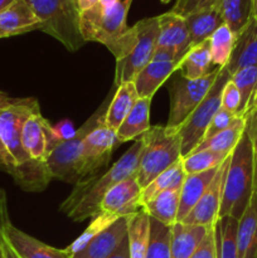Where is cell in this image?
<instances>
[{
	"label": "cell",
	"instance_id": "681fc988",
	"mask_svg": "<svg viewBox=\"0 0 257 258\" xmlns=\"http://www.w3.org/2000/svg\"><path fill=\"white\" fill-rule=\"evenodd\" d=\"M15 0H0V12H3L4 9H7L8 7H10V5L14 3Z\"/></svg>",
	"mask_w": 257,
	"mask_h": 258
},
{
	"label": "cell",
	"instance_id": "e0dca14e",
	"mask_svg": "<svg viewBox=\"0 0 257 258\" xmlns=\"http://www.w3.org/2000/svg\"><path fill=\"white\" fill-rule=\"evenodd\" d=\"M237 247L238 258H257V158L251 199L244 213L238 219Z\"/></svg>",
	"mask_w": 257,
	"mask_h": 258
},
{
	"label": "cell",
	"instance_id": "3957f363",
	"mask_svg": "<svg viewBox=\"0 0 257 258\" xmlns=\"http://www.w3.org/2000/svg\"><path fill=\"white\" fill-rule=\"evenodd\" d=\"M40 22V30L76 52L85 40L80 29V9L77 0H25Z\"/></svg>",
	"mask_w": 257,
	"mask_h": 258
},
{
	"label": "cell",
	"instance_id": "7bdbcfd3",
	"mask_svg": "<svg viewBox=\"0 0 257 258\" xmlns=\"http://www.w3.org/2000/svg\"><path fill=\"white\" fill-rule=\"evenodd\" d=\"M244 117H246V131L251 139L257 158V107L248 111Z\"/></svg>",
	"mask_w": 257,
	"mask_h": 258
},
{
	"label": "cell",
	"instance_id": "8992f818",
	"mask_svg": "<svg viewBox=\"0 0 257 258\" xmlns=\"http://www.w3.org/2000/svg\"><path fill=\"white\" fill-rule=\"evenodd\" d=\"M115 91L110 93L108 97L98 106L97 110L87 118L85 123L76 131L72 139L66 141H59L49 156L45 160L49 175L67 183H77L78 181V165H80V154L82 149V143L86 136L105 122V116L107 112L108 105L111 102Z\"/></svg>",
	"mask_w": 257,
	"mask_h": 258
},
{
	"label": "cell",
	"instance_id": "277c9868",
	"mask_svg": "<svg viewBox=\"0 0 257 258\" xmlns=\"http://www.w3.org/2000/svg\"><path fill=\"white\" fill-rule=\"evenodd\" d=\"M144 136L145 148L136 173V180L141 188H145L156 176L183 159L178 131H171L165 126H151Z\"/></svg>",
	"mask_w": 257,
	"mask_h": 258
},
{
	"label": "cell",
	"instance_id": "ab89813d",
	"mask_svg": "<svg viewBox=\"0 0 257 258\" xmlns=\"http://www.w3.org/2000/svg\"><path fill=\"white\" fill-rule=\"evenodd\" d=\"M239 105H241L239 91L237 90L236 85L232 82V80H229L224 86L223 92H222V108L237 116Z\"/></svg>",
	"mask_w": 257,
	"mask_h": 258
},
{
	"label": "cell",
	"instance_id": "603a6c76",
	"mask_svg": "<svg viewBox=\"0 0 257 258\" xmlns=\"http://www.w3.org/2000/svg\"><path fill=\"white\" fill-rule=\"evenodd\" d=\"M151 100L153 98H139L133 110L128 112L118 130L116 131L118 144L136 140L150 130Z\"/></svg>",
	"mask_w": 257,
	"mask_h": 258
},
{
	"label": "cell",
	"instance_id": "4316f807",
	"mask_svg": "<svg viewBox=\"0 0 257 258\" xmlns=\"http://www.w3.org/2000/svg\"><path fill=\"white\" fill-rule=\"evenodd\" d=\"M179 202H180V189H169L144 204L143 209L150 218L171 227L178 222Z\"/></svg>",
	"mask_w": 257,
	"mask_h": 258
},
{
	"label": "cell",
	"instance_id": "f546056e",
	"mask_svg": "<svg viewBox=\"0 0 257 258\" xmlns=\"http://www.w3.org/2000/svg\"><path fill=\"white\" fill-rule=\"evenodd\" d=\"M219 10L224 24L237 37L253 18V0H221Z\"/></svg>",
	"mask_w": 257,
	"mask_h": 258
},
{
	"label": "cell",
	"instance_id": "ffe728a7",
	"mask_svg": "<svg viewBox=\"0 0 257 258\" xmlns=\"http://www.w3.org/2000/svg\"><path fill=\"white\" fill-rule=\"evenodd\" d=\"M251 66H257V19L254 18L236 37V44L226 68L232 76L237 71Z\"/></svg>",
	"mask_w": 257,
	"mask_h": 258
},
{
	"label": "cell",
	"instance_id": "44dd1931",
	"mask_svg": "<svg viewBox=\"0 0 257 258\" xmlns=\"http://www.w3.org/2000/svg\"><path fill=\"white\" fill-rule=\"evenodd\" d=\"M211 227V226H209ZM209 227L176 222L171 226L170 258H190L207 236Z\"/></svg>",
	"mask_w": 257,
	"mask_h": 258
},
{
	"label": "cell",
	"instance_id": "52a82bcc",
	"mask_svg": "<svg viewBox=\"0 0 257 258\" xmlns=\"http://www.w3.org/2000/svg\"><path fill=\"white\" fill-rule=\"evenodd\" d=\"M229 80H231V73L226 67H223L204 100L199 103L198 107L178 130L181 140L183 158L193 153L197 146L203 141L209 123L222 107V92Z\"/></svg>",
	"mask_w": 257,
	"mask_h": 258
},
{
	"label": "cell",
	"instance_id": "ba28073f",
	"mask_svg": "<svg viewBox=\"0 0 257 258\" xmlns=\"http://www.w3.org/2000/svg\"><path fill=\"white\" fill-rule=\"evenodd\" d=\"M222 68H217L216 71L198 80H188L179 76L171 82L169 90L170 110L168 122L165 125L166 128L178 131L183 126L193 111L198 107L199 103L204 100L213 83L216 82V78L218 77Z\"/></svg>",
	"mask_w": 257,
	"mask_h": 258
},
{
	"label": "cell",
	"instance_id": "7402d4cb",
	"mask_svg": "<svg viewBox=\"0 0 257 258\" xmlns=\"http://www.w3.org/2000/svg\"><path fill=\"white\" fill-rule=\"evenodd\" d=\"M184 19H185L186 29H188L189 34L188 49H191L196 45L208 40L212 37V34L222 24H224L219 7L193 13V14L186 15Z\"/></svg>",
	"mask_w": 257,
	"mask_h": 258
},
{
	"label": "cell",
	"instance_id": "1f68e13d",
	"mask_svg": "<svg viewBox=\"0 0 257 258\" xmlns=\"http://www.w3.org/2000/svg\"><path fill=\"white\" fill-rule=\"evenodd\" d=\"M185 176L186 174L184 171L180 159L174 165L163 171L160 175L156 176L149 185L143 188V206L163 191L169 190V189H181Z\"/></svg>",
	"mask_w": 257,
	"mask_h": 258
},
{
	"label": "cell",
	"instance_id": "d4e9b609",
	"mask_svg": "<svg viewBox=\"0 0 257 258\" xmlns=\"http://www.w3.org/2000/svg\"><path fill=\"white\" fill-rule=\"evenodd\" d=\"M139 95L136 92L135 83L126 82L117 86L108 105L105 116V123L116 133L122 121L128 115L135 103L138 102Z\"/></svg>",
	"mask_w": 257,
	"mask_h": 258
},
{
	"label": "cell",
	"instance_id": "ee69618b",
	"mask_svg": "<svg viewBox=\"0 0 257 258\" xmlns=\"http://www.w3.org/2000/svg\"><path fill=\"white\" fill-rule=\"evenodd\" d=\"M0 165L5 169V171L10 174V175H14L15 171H17L18 166L15 164L14 159L10 155L9 151L5 148L4 143L2 141V138H0Z\"/></svg>",
	"mask_w": 257,
	"mask_h": 258
},
{
	"label": "cell",
	"instance_id": "f6af8a7d",
	"mask_svg": "<svg viewBox=\"0 0 257 258\" xmlns=\"http://www.w3.org/2000/svg\"><path fill=\"white\" fill-rule=\"evenodd\" d=\"M25 98H15V97H10L8 93L3 92L0 91V110H4V108L10 107V106L18 105V103L23 102Z\"/></svg>",
	"mask_w": 257,
	"mask_h": 258
},
{
	"label": "cell",
	"instance_id": "d590c367",
	"mask_svg": "<svg viewBox=\"0 0 257 258\" xmlns=\"http://www.w3.org/2000/svg\"><path fill=\"white\" fill-rule=\"evenodd\" d=\"M171 227L150 218V242L145 258H170Z\"/></svg>",
	"mask_w": 257,
	"mask_h": 258
},
{
	"label": "cell",
	"instance_id": "bcb514c9",
	"mask_svg": "<svg viewBox=\"0 0 257 258\" xmlns=\"http://www.w3.org/2000/svg\"><path fill=\"white\" fill-rule=\"evenodd\" d=\"M0 248H2L3 258H20L17 254V252L10 247V244L5 241L4 237L2 236V233H0Z\"/></svg>",
	"mask_w": 257,
	"mask_h": 258
},
{
	"label": "cell",
	"instance_id": "5bb4252c",
	"mask_svg": "<svg viewBox=\"0 0 257 258\" xmlns=\"http://www.w3.org/2000/svg\"><path fill=\"white\" fill-rule=\"evenodd\" d=\"M143 211V188L136 176L126 179L106 193L100 206V213L110 216L128 217Z\"/></svg>",
	"mask_w": 257,
	"mask_h": 258
},
{
	"label": "cell",
	"instance_id": "30bf717a",
	"mask_svg": "<svg viewBox=\"0 0 257 258\" xmlns=\"http://www.w3.org/2000/svg\"><path fill=\"white\" fill-rule=\"evenodd\" d=\"M116 144H118L116 133L105 122L93 128L82 143L78 165V181L96 175L97 171L108 163Z\"/></svg>",
	"mask_w": 257,
	"mask_h": 258
},
{
	"label": "cell",
	"instance_id": "2e32d148",
	"mask_svg": "<svg viewBox=\"0 0 257 258\" xmlns=\"http://www.w3.org/2000/svg\"><path fill=\"white\" fill-rule=\"evenodd\" d=\"M127 237V217H121L71 258H110Z\"/></svg>",
	"mask_w": 257,
	"mask_h": 258
},
{
	"label": "cell",
	"instance_id": "c3c4849f",
	"mask_svg": "<svg viewBox=\"0 0 257 258\" xmlns=\"http://www.w3.org/2000/svg\"><path fill=\"white\" fill-rule=\"evenodd\" d=\"M100 0H77V5H78V9L81 12H85V10L91 9L92 7H95L96 4H98Z\"/></svg>",
	"mask_w": 257,
	"mask_h": 258
},
{
	"label": "cell",
	"instance_id": "f5cc1de1",
	"mask_svg": "<svg viewBox=\"0 0 257 258\" xmlns=\"http://www.w3.org/2000/svg\"><path fill=\"white\" fill-rule=\"evenodd\" d=\"M253 18L257 19V0H253Z\"/></svg>",
	"mask_w": 257,
	"mask_h": 258
},
{
	"label": "cell",
	"instance_id": "e575fe53",
	"mask_svg": "<svg viewBox=\"0 0 257 258\" xmlns=\"http://www.w3.org/2000/svg\"><path fill=\"white\" fill-rule=\"evenodd\" d=\"M229 155L209 150L193 151L189 155L184 156L181 159V163H183V169L186 175H191V174L204 173L211 169L218 168Z\"/></svg>",
	"mask_w": 257,
	"mask_h": 258
},
{
	"label": "cell",
	"instance_id": "484cf974",
	"mask_svg": "<svg viewBox=\"0 0 257 258\" xmlns=\"http://www.w3.org/2000/svg\"><path fill=\"white\" fill-rule=\"evenodd\" d=\"M217 68L221 67H217L212 62L211 44L208 39L189 49V52L179 63L178 71H180L181 77L188 80H198L216 71Z\"/></svg>",
	"mask_w": 257,
	"mask_h": 258
},
{
	"label": "cell",
	"instance_id": "9a60e30c",
	"mask_svg": "<svg viewBox=\"0 0 257 258\" xmlns=\"http://www.w3.org/2000/svg\"><path fill=\"white\" fill-rule=\"evenodd\" d=\"M229 156L221 164L211 185L204 191L190 213L181 221L183 223L209 227L213 226L219 218V209H221L222 194H223L224 179H226V173L228 169Z\"/></svg>",
	"mask_w": 257,
	"mask_h": 258
},
{
	"label": "cell",
	"instance_id": "ac0fdd59",
	"mask_svg": "<svg viewBox=\"0 0 257 258\" xmlns=\"http://www.w3.org/2000/svg\"><path fill=\"white\" fill-rule=\"evenodd\" d=\"M32 30H40V22L25 0H15L10 7L0 12V39Z\"/></svg>",
	"mask_w": 257,
	"mask_h": 258
},
{
	"label": "cell",
	"instance_id": "b9f144b4",
	"mask_svg": "<svg viewBox=\"0 0 257 258\" xmlns=\"http://www.w3.org/2000/svg\"><path fill=\"white\" fill-rule=\"evenodd\" d=\"M52 130L58 141L70 140L76 135V131H77L71 120H62L57 125L52 126Z\"/></svg>",
	"mask_w": 257,
	"mask_h": 258
},
{
	"label": "cell",
	"instance_id": "d6986e66",
	"mask_svg": "<svg viewBox=\"0 0 257 258\" xmlns=\"http://www.w3.org/2000/svg\"><path fill=\"white\" fill-rule=\"evenodd\" d=\"M178 70L179 62L176 60H151L134 80L139 98H153L163 83L166 82L169 77Z\"/></svg>",
	"mask_w": 257,
	"mask_h": 258
},
{
	"label": "cell",
	"instance_id": "83f0119b",
	"mask_svg": "<svg viewBox=\"0 0 257 258\" xmlns=\"http://www.w3.org/2000/svg\"><path fill=\"white\" fill-rule=\"evenodd\" d=\"M127 241L130 258H145L150 242V217L145 211L127 217Z\"/></svg>",
	"mask_w": 257,
	"mask_h": 258
},
{
	"label": "cell",
	"instance_id": "816d5d0a",
	"mask_svg": "<svg viewBox=\"0 0 257 258\" xmlns=\"http://www.w3.org/2000/svg\"><path fill=\"white\" fill-rule=\"evenodd\" d=\"M117 2H120V0H100L98 3H100L102 7L107 8V7H111V5H113L115 3H117Z\"/></svg>",
	"mask_w": 257,
	"mask_h": 258
},
{
	"label": "cell",
	"instance_id": "d6a6232c",
	"mask_svg": "<svg viewBox=\"0 0 257 258\" xmlns=\"http://www.w3.org/2000/svg\"><path fill=\"white\" fill-rule=\"evenodd\" d=\"M209 44L213 64L221 68L226 67L236 44V34L229 29L228 25L222 24L209 38Z\"/></svg>",
	"mask_w": 257,
	"mask_h": 258
},
{
	"label": "cell",
	"instance_id": "f1b7e54d",
	"mask_svg": "<svg viewBox=\"0 0 257 258\" xmlns=\"http://www.w3.org/2000/svg\"><path fill=\"white\" fill-rule=\"evenodd\" d=\"M244 128H246V117H237V120L228 128L203 140L194 151L209 150L229 155L238 144Z\"/></svg>",
	"mask_w": 257,
	"mask_h": 258
},
{
	"label": "cell",
	"instance_id": "f35d334b",
	"mask_svg": "<svg viewBox=\"0 0 257 258\" xmlns=\"http://www.w3.org/2000/svg\"><path fill=\"white\" fill-rule=\"evenodd\" d=\"M237 117H238V116H236L234 113L228 112V111L224 110V108L222 107L219 108V111L214 115L213 120H212L211 123H209L203 140L212 138V136L217 135V134L221 133V131L228 128L229 126L237 120Z\"/></svg>",
	"mask_w": 257,
	"mask_h": 258
},
{
	"label": "cell",
	"instance_id": "5b68a950",
	"mask_svg": "<svg viewBox=\"0 0 257 258\" xmlns=\"http://www.w3.org/2000/svg\"><path fill=\"white\" fill-rule=\"evenodd\" d=\"M131 4L133 0H120L105 8L98 3L91 9L81 12L80 29L83 40L101 43L112 53L128 29L126 19Z\"/></svg>",
	"mask_w": 257,
	"mask_h": 258
},
{
	"label": "cell",
	"instance_id": "4fadbf2b",
	"mask_svg": "<svg viewBox=\"0 0 257 258\" xmlns=\"http://www.w3.org/2000/svg\"><path fill=\"white\" fill-rule=\"evenodd\" d=\"M58 143L59 141L53 134L52 125L43 117L39 110L25 120L22 128V144L25 153L33 161L45 164Z\"/></svg>",
	"mask_w": 257,
	"mask_h": 258
},
{
	"label": "cell",
	"instance_id": "74e56055",
	"mask_svg": "<svg viewBox=\"0 0 257 258\" xmlns=\"http://www.w3.org/2000/svg\"><path fill=\"white\" fill-rule=\"evenodd\" d=\"M219 3L221 0H176L171 12L185 18L186 15L201 12V10L219 7Z\"/></svg>",
	"mask_w": 257,
	"mask_h": 258
},
{
	"label": "cell",
	"instance_id": "60d3db41",
	"mask_svg": "<svg viewBox=\"0 0 257 258\" xmlns=\"http://www.w3.org/2000/svg\"><path fill=\"white\" fill-rule=\"evenodd\" d=\"M190 258H218L216 234H214V224L209 227L203 242L199 244V247L196 249V252H194L193 256Z\"/></svg>",
	"mask_w": 257,
	"mask_h": 258
},
{
	"label": "cell",
	"instance_id": "9f6ffc18",
	"mask_svg": "<svg viewBox=\"0 0 257 258\" xmlns=\"http://www.w3.org/2000/svg\"><path fill=\"white\" fill-rule=\"evenodd\" d=\"M256 90H257V88H256Z\"/></svg>",
	"mask_w": 257,
	"mask_h": 258
},
{
	"label": "cell",
	"instance_id": "7c38bea8",
	"mask_svg": "<svg viewBox=\"0 0 257 258\" xmlns=\"http://www.w3.org/2000/svg\"><path fill=\"white\" fill-rule=\"evenodd\" d=\"M0 233L20 258H71L66 249L48 246L17 228L8 218L4 199H0Z\"/></svg>",
	"mask_w": 257,
	"mask_h": 258
},
{
	"label": "cell",
	"instance_id": "db71d44e",
	"mask_svg": "<svg viewBox=\"0 0 257 258\" xmlns=\"http://www.w3.org/2000/svg\"><path fill=\"white\" fill-rule=\"evenodd\" d=\"M161 3H163V4H168V3H170L171 0H160Z\"/></svg>",
	"mask_w": 257,
	"mask_h": 258
},
{
	"label": "cell",
	"instance_id": "7a4b0ae2",
	"mask_svg": "<svg viewBox=\"0 0 257 258\" xmlns=\"http://www.w3.org/2000/svg\"><path fill=\"white\" fill-rule=\"evenodd\" d=\"M254 165L256 154L244 128L238 144L229 156L219 217H232L238 221L244 213L253 190Z\"/></svg>",
	"mask_w": 257,
	"mask_h": 258
},
{
	"label": "cell",
	"instance_id": "6da1fadb",
	"mask_svg": "<svg viewBox=\"0 0 257 258\" xmlns=\"http://www.w3.org/2000/svg\"><path fill=\"white\" fill-rule=\"evenodd\" d=\"M144 148L145 136L141 135L105 174H96L76 183V188L60 204L59 211L75 222H82L97 216L106 193L121 181L136 176Z\"/></svg>",
	"mask_w": 257,
	"mask_h": 258
},
{
	"label": "cell",
	"instance_id": "9c48e42d",
	"mask_svg": "<svg viewBox=\"0 0 257 258\" xmlns=\"http://www.w3.org/2000/svg\"><path fill=\"white\" fill-rule=\"evenodd\" d=\"M135 42L126 57L116 60L115 87L134 82L136 76L153 60L159 35L158 17L145 18L134 24Z\"/></svg>",
	"mask_w": 257,
	"mask_h": 258
},
{
	"label": "cell",
	"instance_id": "4dcf8cb0",
	"mask_svg": "<svg viewBox=\"0 0 257 258\" xmlns=\"http://www.w3.org/2000/svg\"><path fill=\"white\" fill-rule=\"evenodd\" d=\"M238 221L232 217H219L214 223L218 258H238L237 247Z\"/></svg>",
	"mask_w": 257,
	"mask_h": 258
},
{
	"label": "cell",
	"instance_id": "cb8c5ba5",
	"mask_svg": "<svg viewBox=\"0 0 257 258\" xmlns=\"http://www.w3.org/2000/svg\"><path fill=\"white\" fill-rule=\"evenodd\" d=\"M218 168L211 169V170L204 171V173L191 174V175L185 176V180H184L180 189L178 222L183 221L190 213L191 209L197 206V203L202 198L204 191L211 185L212 180H213L217 171H218Z\"/></svg>",
	"mask_w": 257,
	"mask_h": 258
},
{
	"label": "cell",
	"instance_id": "f907efd6",
	"mask_svg": "<svg viewBox=\"0 0 257 258\" xmlns=\"http://www.w3.org/2000/svg\"><path fill=\"white\" fill-rule=\"evenodd\" d=\"M256 107H257V90H256V92H254L253 97H252V101H251V103H249L248 111L253 110V108H256ZM248 111H247V112H248Z\"/></svg>",
	"mask_w": 257,
	"mask_h": 258
},
{
	"label": "cell",
	"instance_id": "11a10c76",
	"mask_svg": "<svg viewBox=\"0 0 257 258\" xmlns=\"http://www.w3.org/2000/svg\"><path fill=\"white\" fill-rule=\"evenodd\" d=\"M0 258H3V253H2V248H0Z\"/></svg>",
	"mask_w": 257,
	"mask_h": 258
},
{
	"label": "cell",
	"instance_id": "836d02e7",
	"mask_svg": "<svg viewBox=\"0 0 257 258\" xmlns=\"http://www.w3.org/2000/svg\"><path fill=\"white\" fill-rule=\"evenodd\" d=\"M231 80L236 85L241 95V105H239L237 116L244 117L257 88V66L244 67L237 71L231 76Z\"/></svg>",
	"mask_w": 257,
	"mask_h": 258
},
{
	"label": "cell",
	"instance_id": "7dc6e473",
	"mask_svg": "<svg viewBox=\"0 0 257 258\" xmlns=\"http://www.w3.org/2000/svg\"><path fill=\"white\" fill-rule=\"evenodd\" d=\"M110 258H130V252H128V241L127 237L123 239V242L121 243V246L118 247L117 251L112 254Z\"/></svg>",
	"mask_w": 257,
	"mask_h": 258
},
{
	"label": "cell",
	"instance_id": "8fae6325",
	"mask_svg": "<svg viewBox=\"0 0 257 258\" xmlns=\"http://www.w3.org/2000/svg\"><path fill=\"white\" fill-rule=\"evenodd\" d=\"M159 35L153 60L180 63L188 53V29L185 19L174 12H166L158 15Z\"/></svg>",
	"mask_w": 257,
	"mask_h": 258
},
{
	"label": "cell",
	"instance_id": "8d00e7d4",
	"mask_svg": "<svg viewBox=\"0 0 257 258\" xmlns=\"http://www.w3.org/2000/svg\"><path fill=\"white\" fill-rule=\"evenodd\" d=\"M117 217L110 216V214L98 213L97 216L93 217L92 222H91L90 226L83 231V233L66 248V252L72 257L73 254L80 252L91 239L95 238V237L97 236V234H100L102 231H105L107 227H110L111 224L115 221H117Z\"/></svg>",
	"mask_w": 257,
	"mask_h": 258
}]
</instances>
